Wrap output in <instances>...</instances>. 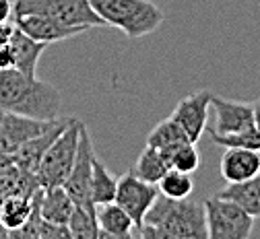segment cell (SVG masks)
I'll return each mask as SVG.
<instances>
[{
	"label": "cell",
	"mask_w": 260,
	"mask_h": 239,
	"mask_svg": "<svg viewBox=\"0 0 260 239\" xmlns=\"http://www.w3.org/2000/svg\"><path fill=\"white\" fill-rule=\"evenodd\" d=\"M137 235L147 239H209L205 202L159 194Z\"/></svg>",
	"instance_id": "1"
},
{
	"label": "cell",
	"mask_w": 260,
	"mask_h": 239,
	"mask_svg": "<svg viewBox=\"0 0 260 239\" xmlns=\"http://www.w3.org/2000/svg\"><path fill=\"white\" fill-rule=\"evenodd\" d=\"M0 110L21 114L36 120H58L60 114V91L17 71L0 73Z\"/></svg>",
	"instance_id": "2"
},
{
	"label": "cell",
	"mask_w": 260,
	"mask_h": 239,
	"mask_svg": "<svg viewBox=\"0 0 260 239\" xmlns=\"http://www.w3.org/2000/svg\"><path fill=\"white\" fill-rule=\"evenodd\" d=\"M106 27L120 29L128 40L151 36L164 23V11L151 0H91Z\"/></svg>",
	"instance_id": "3"
},
{
	"label": "cell",
	"mask_w": 260,
	"mask_h": 239,
	"mask_svg": "<svg viewBox=\"0 0 260 239\" xmlns=\"http://www.w3.org/2000/svg\"><path fill=\"white\" fill-rule=\"evenodd\" d=\"M81 128H83V122L69 118L64 130L56 136L50 149L46 151V155L40 163V169H38V180H40L42 188L64 186V182L71 176L75 161H77Z\"/></svg>",
	"instance_id": "4"
},
{
	"label": "cell",
	"mask_w": 260,
	"mask_h": 239,
	"mask_svg": "<svg viewBox=\"0 0 260 239\" xmlns=\"http://www.w3.org/2000/svg\"><path fill=\"white\" fill-rule=\"evenodd\" d=\"M17 15H44L71 27H106L91 0H15Z\"/></svg>",
	"instance_id": "5"
},
{
	"label": "cell",
	"mask_w": 260,
	"mask_h": 239,
	"mask_svg": "<svg viewBox=\"0 0 260 239\" xmlns=\"http://www.w3.org/2000/svg\"><path fill=\"white\" fill-rule=\"evenodd\" d=\"M209 239H248L254 229V217H250L240 204L213 196L205 202Z\"/></svg>",
	"instance_id": "6"
},
{
	"label": "cell",
	"mask_w": 260,
	"mask_h": 239,
	"mask_svg": "<svg viewBox=\"0 0 260 239\" xmlns=\"http://www.w3.org/2000/svg\"><path fill=\"white\" fill-rule=\"evenodd\" d=\"M159 186L157 184H149L145 180H141L133 169L128 174H124L122 178H118V192H116V204L133 217V221L137 223V229L143 227L145 217L149 213V209L153 207V202L159 196Z\"/></svg>",
	"instance_id": "7"
},
{
	"label": "cell",
	"mask_w": 260,
	"mask_h": 239,
	"mask_svg": "<svg viewBox=\"0 0 260 239\" xmlns=\"http://www.w3.org/2000/svg\"><path fill=\"white\" fill-rule=\"evenodd\" d=\"M60 120H36L0 110V153L15 155L27 141L52 130Z\"/></svg>",
	"instance_id": "8"
},
{
	"label": "cell",
	"mask_w": 260,
	"mask_h": 239,
	"mask_svg": "<svg viewBox=\"0 0 260 239\" xmlns=\"http://www.w3.org/2000/svg\"><path fill=\"white\" fill-rule=\"evenodd\" d=\"M93 161H95V149L93 141L87 132V126L81 128V141H79V153L71 176L64 182V188L75 200V204H95L91 200V178H93Z\"/></svg>",
	"instance_id": "9"
},
{
	"label": "cell",
	"mask_w": 260,
	"mask_h": 239,
	"mask_svg": "<svg viewBox=\"0 0 260 239\" xmlns=\"http://www.w3.org/2000/svg\"><path fill=\"white\" fill-rule=\"evenodd\" d=\"M211 99H213V93L207 89L194 91V93L186 95L184 99H180V104L174 108V112L170 116L184 128L190 143H194V145L201 141V136L207 130Z\"/></svg>",
	"instance_id": "10"
},
{
	"label": "cell",
	"mask_w": 260,
	"mask_h": 239,
	"mask_svg": "<svg viewBox=\"0 0 260 239\" xmlns=\"http://www.w3.org/2000/svg\"><path fill=\"white\" fill-rule=\"evenodd\" d=\"M15 25L21 31H25L29 38L44 42V44L64 42V40L77 38L81 33L89 31L87 27H71V25H64V23L54 21L50 17H44V15H17Z\"/></svg>",
	"instance_id": "11"
},
{
	"label": "cell",
	"mask_w": 260,
	"mask_h": 239,
	"mask_svg": "<svg viewBox=\"0 0 260 239\" xmlns=\"http://www.w3.org/2000/svg\"><path fill=\"white\" fill-rule=\"evenodd\" d=\"M211 108L215 110V128L221 134H234L242 132L246 128L256 126L254 124V104H244V101H232L223 99L219 95H213Z\"/></svg>",
	"instance_id": "12"
},
{
	"label": "cell",
	"mask_w": 260,
	"mask_h": 239,
	"mask_svg": "<svg viewBox=\"0 0 260 239\" xmlns=\"http://www.w3.org/2000/svg\"><path fill=\"white\" fill-rule=\"evenodd\" d=\"M221 178L227 184H238L260 174V151L252 149H225L219 163Z\"/></svg>",
	"instance_id": "13"
},
{
	"label": "cell",
	"mask_w": 260,
	"mask_h": 239,
	"mask_svg": "<svg viewBox=\"0 0 260 239\" xmlns=\"http://www.w3.org/2000/svg\"><path fill=\"white\" fill-rule=\"evenodd\" d=\"M97 221H100V239H130L137 229L133 217L116 202L100 204Z\"/></svg>",
	"instance_id": "14"
},
{
	"label": "cell",
	"mask_w": 260,
	"mask_h": 239,
	"mask_svg": "<svg viewBox=\"0 0 260 239\" xmlns=\"http://www.w3.org/2000/svg\"><path fill=\"white\" fill-rule=\"evenodd\" d=\"M69 118L67 120H60L52 130L44 132L42 136H36V139L27 141L15 155H13V161L17 167H21L23 172H29V174H36L38 176V169H40V163L46 155V151L50 149V145L54 143L56 136L64 130V126H67Z\"/></svg>",
	"instance_id": "15"
},
{
	"label": "cell",
	"mask_w": 260,
	"mask_h": 239,
	"mask_svg": "<svg viewBox=\"0 0 260 239\" xmlns=\"http://www.w3.org/2000/svg\"><path fill=\"white\" fill-rule=\"evenodd\" d=\"M40 209L46 221L54 225H69L75 211V200L64 186H50L40 192Z\"/></svg>",
	"instance_id": "16"
},
{
	"label": "cell",
	"mask_w": 260,
	"mask_h": 239,
	"mask_svg": "<svg viewBox=\"0 0 260 239\" xmlns=\"http://www.w3.org/2000/svg\"><path fill=\"white\" fill-rule=\"evenodd\" d=\"M11 46L15 50V58H17V71L25 73L27 77H38V62L48 44L29 38L25 31H21L17 27L13 33Z\"/></svg>",
	"instance_id": "17"
},
{
	"label": "cell",
	"mask_w": 260,
	"mask_h": 239,
	"mask_svg": "<svg viewBox=\"0 0 260 239\" xmlns=\"http://www.w3.org/2000/svg\"><path fill=\"white\" fill-rule=\"evenodd\" d=\"M217 196L240 204L250 217L260 219V174L238 184H227Z\"/></svg>",
	"instance_id": "18"
},
{
	"label": "cell",
	"mask_w": 260,
	"mask_h": 239,
	"mask_svg": "<svg viewBox=\"0 0 260 239\" xmlns=\"http://www.w3.org/2000/svg\"><path fill=\"white\" fill-rule=\"evenodd\" d=\"M170 169H172V165L164 151L145 145V149L141 151V155L137 159V165L133 167V172L149 184H159L161 178H164Z\"/></svg>",
	"instance_id": "19"
},
{
	"label": "cell",
	"mask_w": 260,
	"mask_h": 239,
	"mask_svg": "<svg viewBox=\"0 0 260 239\" xmlns=\"http://www.w3.org/2000/svg\"><path fill=\"white\" fill-rule=\"evenodd\" d=\"M69 231L75 239H100L97 204H75V211L69 221Z\"/></svg>",
	"instance_id": "20"
},
{
	"label": "cell",
	"mask_w": 260,
	"mask_h": 239,
	"mask_svg": "<svg viewBox=\"0 0 260 239\" xmlns=\"http://www.w3.org/2000/svg\"><path fill=\"white\" fill-rule=\"evenodd\" d=\"M118 192V178L112 176V172L104 165L102 159L93 161V178H91V200L100 207V204L116 202Z\"/></svg>",
	"instance_id": "21"
},
{
	"label": "cell",
	"mask_w": 260,
	"mask_h": 239,
	"mask_svg": "<svg viewBox=\"0 0 260 239\" xmlns=\"http://www.w3.org/2000/svg\"><path fill=\"white\" fill-rule=\"evenodd\" d=\"M31 209H34V196H9L0 207V223L13 235L27 223Z\"/></svg>",
	"instance_id": "22"
},
{
	"label": "cell",
	"mask_w": 260,
	"mask_h": 239,
	"mask_svg": "<svg viewBox=\"0 0 260 239\" xmlns=\"http://www.w3.org/2000/svg\"><path fill=\"white\" fill-rule=\"evenodd\" d=\"M182 143H190L188 134L184 132V128L174 120V118H168V120H161L147 136V145L149 147H155L159 151H170Z\"/></svg>",
	"instance_id": "23"
},
{
	"label": "cell",
	"mask_w": 260,
	"mask_h": 239,
	"mask_svg": "<svg viewBox=\"0 0 260 239\" xmlns=\"http://www.w3.org/2000/svg\"><path fill=\"white\" fill-rule=\"evenodd\" d=\"M207 132L211 134V139L217 147L223 149H252V151H260V130L256 126L246 128L242 132H234V134H221L213 128L207 126Z\"/></svg>",
	"instance_id": "24"
},
{
	"label": "cell",
	"mask_w": 260,
	"mask_h": 239,
	"mask_svg": "<svg viewBox=\"0 0 260 239\" xmlns=\"http://www.w3.org/2000/svg\"><path fill=\"white\" fill-rule=\"evenodd\" d=\"M157 186L161 194H166L174 200H182V198H190L194 190V180H192V174L180 172V169H170Z\"/></svg>",
	"instance_id": "25"
},
{
	"label": "cell",
	"mask_w": 260,
	"mask_h": 239,
	"mask_svg": "<svg viewBox=\"0 0 260 239\" xmlns=\"http://www.w3.org/2000/svg\"><path fill=\"white\" fill-rule=\"evenodd\" d=\"M170 159L172 169H180V172L186 174H194L201 165V155L197 151V145L194 143H182L170 151H164Z\"/></svg>",
	"instance_id": "26"
},
{
	"label": "cell",
	"mask_w": 260,
	"mask_h": 239,
	"mask_svg": "<svg viewBox=\"0 0 260 239\" xmlns=\"http://www.w3.org/2000/svg\"><path fill=\"white\" fill-rule=\"evenodd\" d=\"M17 68V58H15V50L11 44L0 46V73L3 71H13Z\"/></svg>",
	"instance_id": "27"
},
{
	"label": "cell",
	"mask_w": 260,
	"mask_h": 239,
	"mask_svg": "<svg viewBox=\"0 0 260 239\" xmlns=\"http://www.w3.org/2000/svg\"><path fill=\"white\" fill-rule=\"evenodd\" d=\"M15 29H17L15 19H13V21H3V23H0V46H7V44H11Z\"/></svg>",
	"instance_id": "28"
},
{
	"label": "cell",
	"mask_w": 260,
	"mask_h": 239,
	"mask_svg": "<svg viewBox=\"0 0 260 239\" xmlns=\"http://www.w3.org/2000/svg\"><path fill=\"white\" fill-rule=\"evenodd\" d=\"M15 17V3L13 0H0V23L13 21Z\"/></svg>",
	"instance_id": "29"
},
{
	"label": "cell",
	"mask_w": 260,
	"mask_h": 239,
	"mask_svg": "<svg viewBox=\"0 0 260 239\" xmlns=\"http://www.w3.org/2000/svg\"><path fill=\"white\" fill-rule=\"evenodd\" d=\"M15 165L13 161V155H7V153H0V178H3L9 169Z\"/></svg>",
	"instance_id": "30"
},
{
	"label": "cell",
	"mask_w": 260,
	"mask_h": 239,
	"mask_svg": "<svg viewBox=\"0 0 260 239\" xmlns=\"http://www.w3.org/2000/svg\"><path fill=\"white\" fill-rule=\"evenodd\" d=\"M254 124H256V128L260 130V99L254 101Z\"/></svg>",
	"instance_id": "31"
},
{
	"label": "cell",
	"mask_w": 260,
	"mask_h": 239,
	"mask_svg": "<svg viewBox=\"0 0 260 239\" xmlns=\"http://www.w3.org/2000/svg\"><path fill=\"white\" fill-rule=\"evenodd\" d=\"M0 237H11V231H9L3 223H0Z\"/></svg>",
	"instance_id": "32"
}]
</instances>
